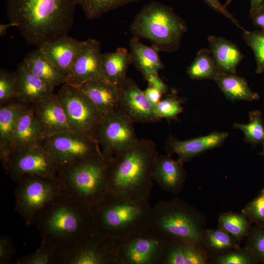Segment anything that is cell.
Masks as SVG:
<instances>
[{
    "label": "cell",
    "instance_id": "cell-1",
    "mask_svg": "<svg viewBox=\"0 0 264 264\" xmlns=\"http://www.w3.org/2000/svg\"><path fill=\"white\" fill-rule=\"evenodd\" d=\"M75 0H6V12L29 44L67 36L73 23Z\"/></svg>",
    "mask_w": 264,
    "mask_h": 264
},
{
    "label": "cell",
    "instance_id": "cell-2",
    "mask_svg": "<svg viewBox=\"0 0 264 264\" xmlns=\"http://www.w3.org/2000/svg\"><path fill=\"white\" fill-rule=\"evenodd\" d=\"M158 155L152 140L138 139L125 152L108 159V191L134 201H149L153 186L152 176Z\"/></svg>",
    "mask_w": 264,
    "mask_h": 264
},
{
    "label": "cell",
    "instance_id": "cell-3",
    "mask_svg": "<svg viewBox=\"0 0 264 264\" xmlns=\"http://www.w3.org/2000/svg\"><path fill=\"white\" fill-rule=\"evenodd\" d=\"M34 224L42 241L58 254L72 248L95 228L91 210L63 194L38 214Z\"/></svg>",
    "mask_w": 264,
    "mask_h": 264
},
{
    "label": "cell",
    "instance_id": "cell-4",
    "mask_svg": "<svg viewBox=\"0 0 264 264\" xmlns=\"http://www.w3.org/2000/svg\"><path fill=\"white\" fill-rule=\"evenodd\" d=\"M91 211L95 228L119 241L149 228L152 207L108 191Z\"/></svg>",
    "mask_w": 264,
    "mask_h": 264
},
{
    "label": "cell",
    "instance_id": "cell-5",
    "mask_svg": "<svg viewBox=\"0 0 264 264\" xmlns=\"http://www.w3.org/2000/svg\"><path fill=\"white\" fill-rule=\"evenodd\" d=\"M107 167L103 154L60 165L57 179L62 194L92 211L108 192Z\"/></svg>",
    "mask_w": 264,
    "mask_h": 264
},
{
    "label": "cell",
    "instance_id": "cell-6",
    "mask_svg": "<svg viewBox=\"0 0 264 264\" xmlns=\"http://www.w3.org/2000/svg\"><path fill=\"white\" fill-rule=\"evenodd\" d=\"M130 29L134 37L149 40L157 51L173 52L179 47L187 26L171 7L152 1L138 12Z\"/></svg>",
    "mask_w": 264,
    "mask_h": 264
},
{
    "label": "cell",
    "instance_id": "cell-7",
    "mask_svg": "<svg viewBox=\"0 0 264 264\" xmlns=\"http://www.w3.org/2000/svg\"><path fill=\"white\" fill-rule=\"evenodd\" d=\"M149 229L166 241L178 239L199 246L202 240L196 212L177 198L159 201L152 207Z\"/></svg>",
    "mask_w": 264,
    "mask_h": 264
},
{
    "label": "cell",
    "instance_id": "cell-8",
    "mask_svg": "<svg viewBox=\"0 0 264 264\" xmlns=\"http://www.w3.org/2000/svg\"><path fill=\"white\" fill-rule=\"evenodd\" d=\"M17 184L15 210L22 217L27 226L34 224L38 214L62 194L57 178L27 177Z\"/></svg>",
    "mask_w": 264,
    "mask_h": 264
},
{
    "label": "cell",
    "instance_id": "cell-9",
    "mask_svg": "<svg viewBox=\"0 0 264 264\" xmlns=\"http://www.w3.org/2000/svg\"><path fill=\"white\" fill-rule=\"evenodd\" d=\"M2 165L17 183L31 176L57 178L60 167L56 160L39 144L10 151Z\"/></svg>",
    "mask_w": 264,
    "mask_h": 264
},
{
    "label": "cell",
    "instance_id": "cell-10",
    "mask_svg": "<svg viewBox=\"0 0 264 264\" xmlns=\"http://www.w3.org/2000/svg\"><path fill=\"white\" fill-rule=\"evenodd\" d=\"M118 241L95 228L70 249L59 254L58 264H121Z\"/></svg>",
    "mask_w": 264,
    "mask_h": 264
},
{
    "label": "cell",
    "instance_id": "cell-11",
    "mask_svg": "<svg viewBox=\"0 0 264 264\" xmlns=\"http://www.w3.org/2000/svg\"><path fill=\"white\" fill-rule=\"evenodd\" d=\"M56 94L70 130L95 139L102 116L91 101L77 87L68 83L62 85Z\"/></svg>",
    "mask_w": 264,
    "mask_h": 264
},
{
    "label": "cell",
    "instance_id": "cell-12",
    "mask_svg": "<svg viewBox=\"0 0 264 264\" xmlns=\"http://www.w3.org/2000/svg\"><path fill=\"white\" fill-rule=\"evenodd\" d=\"M38 144L50 154L60 166L102 154L95 139L71 131L43 135Z\"/></svg>",
    "mask_w": 264,
    "mask_h": 264
},
{
    "label": "cell",
    "instance_id": "cell-13",
    "mask_svg": "<svg viewBox=\"0 0 264 264\" xmlns=\"http://www.w3.org/2000/svg\"><path fill=\"white\" fill-rule=\"evenodd\" d=\"M133 123L127 115L117 110L102 117L95 138L106 159L125 152L137 141L138 138Z\"/></svg>",
    "mask_w": 264,
    "mask_h": 264
},
{
    "label": "cell",
    "instance_id": "cell-14",
    "mask_svg": "<svg viewBox=\"0 0 264 264\" xmlns=\"http://www.w3.org/2000/svg\"><path fill=\"white\" fill-rule=\"evenodd\" d=\"M167 241L149 228L118 241L121 264H160Z\"/></svg>",
    "mask_w": 264,
    "mask_h": 264
},
{
    "label": "cell",
    "instance_id": "cell-15",
    "mask_svg": "<svg viewBox=\"0 0 264 264\" xmlns=\"http://www.w3.org/2000/svg\"><path fill=\"white\" fill-rule=\"evenodd\" d=\"M120 87L117 111L127 115L133 123H152L161 120L154 112V105L134 80L127 77Z\"/></svg>",
    "mask_w": 264,
    "mask_h": 264
},
{
    "label": "cell",
    "instance_id": "cell-16",
    "mask_svg": "<svg viewBox=\"0 0 264 264\" xmlns=\"http://www.w3.org/2000/svg\"><path fill=\"white\" fill-rule=\"evenodd\" d=\"M100 42L88 39L76 56L71 66L68 84L79 86L87 81L103 79L101 70Z\"/></svg>",
    "mask_w": 264,
    "mask_h": 264
},
{
    "label": "cell",
    "instance_id": "cell-17",
    "mask_svg": "<svg viewBox=\"0 0 264 264\" xmlns=\"http://www.w3.org/2000/svg\"><path fill=\"white\" fill-rule=\"evenodd\" d=\"M30 106L44 135L71 131L63 107L54 92Z\"/></svg>",
    "mask_w": 264,
    "mask_h": 264
},
{
    "label": "cell",
    "instance_id": "cell-18",
    "mask_svg": "<svg viewBox=\"0 0 264 264\" xmlns=\"http://www.w3.org/2000/svg\"><path fill=\"white\" fill-rule=\"evenodd\" d=\"M86 41L68 36L48 42L39 47L50 62L68 79L73 63Z\"/></svg>",
    "mask_w": 264,
    "mask_h": 264
},
{
    "label": "cell",
    "instance_id": "cell-19",
    "mask_svg": "<svg viewBox=\"0 0 264 264\" xmlns=\"http://www.w3.org/2000/svg\"><path fill=\"white\" fill-rule=\"evenodd\" d=\"M228 136V133L218 132L185 140L170 136L165 150L168 154H176L184 162L205 151L220 146Z\"/></svg>",
    "mask_w": 264,
    "mask_h": 264
},
{
    "label": "cell",
    "instance_id": "cell-20",
    "mask_svg": "<svg viewBox=\"0 0 264 264\" xmlns=\"http://www.w3.org/2000/svg\"><path fill=\"white\" fill-rule=\"evenodd\" d=\"M16 100L31 106L54 93L52 88L34 75L23 60L15 71Z\"/></svg>",
    "mask_w": 264,
    "mask_h": 264
},
{
    "label": "cell",
    "instance_id": "cell-21",
    "mask_svg": "<svg viewBox=\"0 0 264 264\" xmlns=\"http://www.w3.org/2000/svg\"><path fill=\"white\" fill-rule=\"evenodd\" d=\"M183 162L179 158L173 159L168 154H158L153 168V180L164 191L177 194L181 190L185 178Z\"/></svg>",
    "mask_w": 264,
    "mask_h": 264
},
{
    "label": "cell",
    "instance_id": "cell-22",
    "mask_svg": "<svg viewBox=\"0 0 264 264\" xmlns=\"http://www.w3.org/2000/svg\"><path fill=\"white\" fill-rule=\"evenodd\" d=\"M75 86L91 101L102 117L118 110L120 86L113 85L102 79H96Z\"/></svg>",
    "mask_w": 264,
    "mask_h": 264
},
{
    "label": "cell",
    "instance_id": "cell-23",
    "mask_svg": "<svg viewBox=\"0 0 264 264\" xmlns=\"http://www.w3.org/2000/svg\"><path fill=\"white\" fill-rule=\"evenodd\" d=\"M43 135L41 128L30 106H28L22 114L13 132L9 153L16 149L38 145Z\"/></svg>",
    "mask_w": 264,
    "mask_h": 264
},
{
    "label": "cell",
    "instance_id": "cell-24",
    "mask_svg": "<svg viewBox=\"0 0 264 264\" xmlns=\"http://www.w3.org/2000/svg\"><path fill=\"white\" fill-rule=\"evenodd\" d=\"M212 55L220 70L236 74V68L243 55L234 43L222 37L209 36L208 39Z\"/></svg>",
    "mask_w": 264,
    "mask_h": 264
},
{
    "label": "cell",
    "instance_id": "cell-25",
    "mask_svg": "<svg viewBox=\"0 0 264 264\" xmlns=\"http://www.w3.org/2000/svg\"><path fill=\"white\" fill-rule=\"evenodd\" d=\"M29 105L15 100L0 107V159L2 164L8 154L10 139L22 114Z\"/></svg>",
    "mask_w": 264,
    "mask_h": 264
},
{
    "label": "cell",
    "instance_id": "cell-26",
    "mask_svg": "<svg viewBox=\"0 0 264 264\" xmlns=\"http://www.w3.org/2000/svg\"><path fill=\"white\" fill-rule=\"evenodd\" d=\"M206 262L198 246L174 239L167 241L160 264H204Z\"/></svg>",
    "mask_w": 264,
    "mask_h": 264
},
{
    "label": "cell",
    "instance_id": "cell-27",
    "mask_svg": "<svg viewBox=\"0 0 264 264\" xmlns=\"http://www.w3.org/2000/svg\"><path fill=\"white\" fill-rule=\"evenodd\" d=\"M131 63L130 53L126 48L119 47L114 52L102 53L101 64L103 79L119 86L127 77V71Z\"/></svg>",
    "mask_w": 264,
    "mask_h": 264
},
{
    "label": "cell",
    "instance_id": "cell-28",
    "mask_svg": "<svg viewBox=\"0 0 264 264\" xmlns=\"http://www.w3.org/2000/svg\"><path fill=\"white\" fill-rule=\"evenodd\" d=\"M23 60L34 75L53 89L68 83L67 78L50 62L39 48L28 53Z\"/></svg>",
    "mask_w": 264,
    "mask_h": 264
},
{
    "label": "cell",
    "instance_id": "cell-29",
    "mask_svg": "<svg viewBox=\"0 0 264 264\" xmlns=\"http://www.w3.org/2000/svg\"><path fill=\"white\" fill-rule=\"evenodd\" d=\"M132 63L144 76L149 74H158L160 69L164 67L158 51L153 46H148L135 37L130 40Z\"/></svg>",
    "mask_w": 264,
    "mask_h": 264
},
{
    "label": "cell",
    "instance_id": "cell-30",
    "mask_svg": "<svg viewBox=\"0 0 264 264\" xmlns=\"http://www.w3.org/2000/svg\"><path fill=\"white\" fill-rule=\"evenodd\" d=\"M215 81L229 100L253 101L259 99V94L250 88L246 80L236 74L221 72Z\"/></svg>",
    "mask_w": 264,
    "mask_h": 264
},
{
    "label": "cell",
    "instance_id": "cell-31",
    "mask_svg": "<svg viewBox=\"0 0 264 264\" xmlns=\"http://www.w3.org/2000/svg\"><path fill=\"white\" fill-rule=\"evenodd\" d=\"M187 72L193 80L208 79L215 81L221 71L218 67L210 49H200Z\"/></svg>",
    "mask_w": 264,
    "mask_h": 264
},
{
    "label": "cell",
    "instance_id": "cell-32",
    "mask_svg": "<svg viewBox=\"0 0 264 264\" xmlns=\"http://www.w3.org/2000/svg\"><path fill=\"white\" fill-rule=\"evenodd\" d=\"M89 20L99 18L104 14L140 0H75Z\"/></svg>",
    "mask_w": 264,
    "mask_h": 264
},
{
    "label": "cell",
    "instance_id": "cell-33",
    "mask_svg": "<svg viewBox=\"0 0 264 264\" xmlns=\"http://www.w3.org/2000/svg\"><path fill=\"white\" fill-rule=\"evenodd\" d=\"M247 124L234 123L233 127L243 132L244 140L253 145L262 143L264 139V123L262 112L255 110L249 112Z\"/></svg>",
    "mask_w": 264,
    "mask_h": 264
},
{
    "label": "cell",
    "instance_id": "cell-34",
    "mask_svg": "<svg viewBox=\"0 0 264 264\" xmlns=\"http://www.w3.org/2000/svg\"><path fill=\"white\" fill-rule=\"evenodd\" d=\"M219 226L220 229L227 232L237 240L244 237L249 228V222L245 216L232 213L220 216Z\"/></svg>",
    "mask_w": 264,
    "mask_h": 264
},
{
    "label": "cell",
    "instance_id": "cell-35",
    "mask_svg": "<svg viewBox=\"0 0 264 264\" xmlns=\"http://www.w3.org/2000/svg\"><path fill=\"white\" fill-rule=\"evenodd\" d=\"M58 253L42 240L38 248L16 261L17 264H58Z\"/></svg>",
    "mask_w": 264,
    "mask_h": 264
},
{
    "label": "cell",
    "instance_id": "cell-36",
    "mask_svg": "<svg viewBox=\"0 0 264 264\" xmlns=\"http://www.w3.org/2000/svg\"><path fill=\"white\" fill-rule=\"evenodd\" d=\"M243 39L252 49L256 62V72L264 71V30H247L243 32Z\"/></svg>",
    "mask_w": 264,
    "mask_h": 264
},
{
    "label": "cell",
    "instance_id": "cell-37",
    "mask_svg": "<svg viewBox=\"0 0 264 264\" xmlns=\"http://www.w3.org/2000/svg\"><path fill=\"white\" fill-rule=\"evenodd\" d=\"M204 239L207 245L216 251H226L236 247L234 238L221 229L206 230Z\"/></svg>",
    "mask_w": 264,
    "mask_h": 264
},
{
    "label": "cell",
    "instance_id": "cell-38",
    "mask_svg": "<svg viewBox=\"0 0 264 264\" xmlns=\"http://www.w3.org/2000/svg\"><path fill=\"white\" fill-rule=\"evenodd\" d=\"M183 110L180 100L175 95L167 96L154 106V112L161 120L162 118L176 120Z\"/></svg>",
    "mask_w": 264,
    "mask_h": 264
},
{
    "label": "cell",
    "instance_id": "cell-39",
    "mask_svg": "<svg viewBox=\"0 0 264 264\" xmlns=\"http://www.w3.org/2000/svg\"><path fill=\"white\" fill-rule=\"evenodd\" d=\"M16 77L15 72L1 69L0 70V105L16 100Z\"/></svg>",
    "mask_w": 264,
    "mask_h": 264
},
{
    "label": "cell",
    "instance_id": "cell-40",
    "mask_svg": "<svg viewBox=\"0 0 264 264\" xmlns=\"http://www.w3.org/2000/svg\"><path fill=\"white\" fill-rule=\"evenodd\" d=\"M244 212L251 220L264 226V188L247 205Z\"/></svg>",
    "mask_w": 264,
    "mask_h": 264
},
{
    "label": "cell",
    "instance_id": "cell-41",
    "mask_svg": "<svg viewBox=\"0 0 264 264\" xmlns=\"http://www.w3.org/2000/svg\"><path fill=\"white\" fill-rule=\"evenodd\" d=\"M257 260L248 249L236 250L218 257L216 263L219 264H250Z\"/></svg>",
    "mask_w": 264,
    "mask_h": 264
},
{
    "label": "cell",
    "instance_id": "cell-42",
    "mask_svg": "<svg viewBox=\"0 0 264 264\" xmlns=\"http://www.w3.org/2000/svg\"><path fill=\"white\" fill-rule=\"evenodd\" d=\"M247 249L257 261L264 263V226L252 231L249 238Z\"/></svg>",
    "mask_w": 264,
    "mask_h": 264
},
{
    "label": "cell",
    "instance_id": "cell-43",
    "mask_svg": "<svg viewBox=\"0 0 264 264\" xmlns=\"http://www.w3.org/2000/svg\"><path fill=\"white\" fill-rule=\"evenodd\" d=\"M15 253V247L10 239L6 236L0 237V264H8Z\"/></svg>",
    "mask_w": 264,
    "mask_h": 264
},
{
    "label": "cell",
    "instance_id": "cell-44",
    "mask_svg": "<svg viewBox=\"0 0 264 264\" xmlns=\"http://www.w3.org/2000/svg\"><path fill=\"white\" fill-rule=\"evenodd\" d=\"M203 0L214 10L220 13L231 20L237 27L242 30L243 32L247 31V30L243 28L240 25L238 20L226 9L224 5H222L219 0Z\"/></svg>",
    "mask_w": 264,
    "mask_h": 264
},
{
    "label": "cell",
    "instance_id": "cell-45",
    "mask_svg": "<svg viewBox=\"0 0 264 264\" xmlns=\"http://www.w3.org/2000/svg\"><path fill=\"white\" fill-rule=\"evenodd\" d=\"M148 83V86L153 87L159 90L163 94L168 90V86L160 79L158 74H149L144 76Z\"/></svg>",
    "mask_w": 264,
    "mask_h": 264
},
{
    "label": "cell",
    "instance_id": "cell-46",
    "mask_svg": "<svg viewBox=\"0 0 264 264\" xmlns=\"http://www.w3.org/2000/svg\"><path fill=\"white\" fill-rule=\"evenodd\" d=\"M144 92L149 101L154 106L160 101L163 94L159 90L150 86H148Z\"/></svg>",
    "mask_w": 264,
    "mask_h": 264
},
{
    "label": "cell",
    "instance_id": "cell-47",
    "mask_svg": "<svg viewBox=\"0 0 264 264\" xmlns=\"http://www.w3.org/2000/svg\"><path fill=\"white\" fill-rule=\"evenodd\" d=\"M250 18L255 26L260 27L264 30V5Z\"/></svg>",
    "mask_w": 264,
    "mask_h": 264
},
{
    "label": "cell",
    "instance_id": "cell-48",
    "mask_svg": "<svg viewBox=\"0 0 264 264\" xmlns=\"http://www.w3.org/2000/svg\"><path fill=\"white\" fill-rule=\"evenodd\" d=\"M250 17L256 14L264 5V0H250Z\"/></svg>",
    "mask_w": 264,
    "mask_h": 264
},
{
    "label": "cell",
    "instance_id": "cell-49",
    "mask_svg": "<svg viewBox=\"0 0 264 264\" xmlns=\"http://www.w3.org/2000/svg\"><path fill=\"white\" fill-rule=\"evenodd\" d=\"M16 26V24L10 22L9 23L0 24V36H3L6 33L7 29L10 27Z\"/></svg>",
    "mask_w": 264,
    "mask_h": 264
},
{
    "label": "cell",
    "instance_id": "cell-50",
    "mask_svg": "<svg viewBox=\"0 0 264 264\" xmlns=\"http://www.w3.org/2000/svg\"><path fill=\"white\" fill-rule=\"evenodd\" d=\"M262 144H263V150L262 151V152H261L260 153V154H261L262 155H263L264 157V139L262 142Z\"/></svg>",
    "mask_w": 264,
    "mask_h": 264
},
{
    "label": "cell",
    "instance_id": "cell-51",
    "mask_svg": "<svg viewBox=\"0 0 264 264\" xmlns=\"http://www.w3.org/2000/svg\"><path fill=\"white\" fill-rule=\"evenodd\" d=\"M232 0H227L225 3L224 4V6L226 7L227 6H228L230 2L232 1Z\"/></svg>",
    "mask_w": 264,
    "mask_h": 264
}]
</instances>
